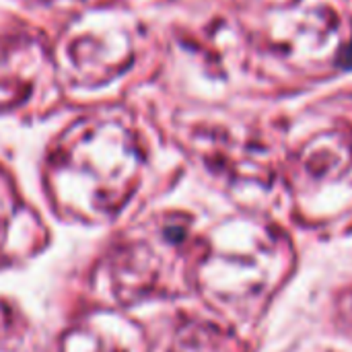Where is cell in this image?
Here are the masks:
<instances>
[{
    "instance_id": "obj_1",
    "label": "cell",
    "mask_w": 352,
    "mask_h": 352,
    "mask_svg": "<svg viewBox=\"0 0 352 352\" xmlns=\"http://www.w3.org/2000/svg\"><path fill=\"white\" fill-rule=\"evenodd\" d=\"M344 66H352V45L346 50V54H344Z\"/></svg>"
}]
</instances>
